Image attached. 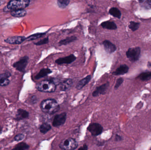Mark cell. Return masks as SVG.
<instances>
[{"instance_id": "6da1fadb", "label": "cell", "mask_w": 151, "mask_h": 150, "mask_svg": "<svg viewBox=\"0 0 151 150\" xmlns=\"http://www.w3.org/2000/svg\"><path fill=\"white\" fill-rule=\"evenodd\" d=\"M40 106L42 112L50 114L56 113L60 109V106L54 99H47L42 100Z\"/></svg>"}, {"instance_id": "7a4b0ae2", "label": "cell", "mask_w": 151, "mask_h": 150, "mask_svg": "<svg viewBox=\"0 0 151 150\" xmlns=\"http://www.w3.org/2000/svg\"><path fill=\"white\" fill-rule=\"evenodd\" d=\"M36 89L42 92L52 93L55 91L56 85L53 81L45 80L38 83L36 85Z\"/></svg>"}, {"instance_id": "3957f363", "label": "cell", "mask_w": 151, "mask_h": 150, "mask_svg": "<svg viewBox=\"0 0 151 150\" xmlns=\"http://www.w3.org/2000/svg\"><path fill=\"white\" fill-rule=\"evenodd\" d=\"M30 0H11L9 2L8 5L5 7L4 11H8L15 10L24 9L29 6Z\"/></svg>"}, {"instance_id": "277c9868", "label": "cell", "mask_w": 151, "mask_h": 150, "mask_svg": "<svg viewBox=\"0 0 151 150\" xmlns=\"http://www.w3.org/2000/svg\"><path fill=\"white\" fill-rule=\"evenodd\" d=\"M59 146L62 150H75L78 147V144L75 139L69 138L63 140L59 144Z\"/></svg>"}, {"instance_id": "5b68a950", "label": "cell", "mask_w": 151, "mask_h": 150, "mask_svg": "<svg viewBox=\"0 0 151 150\" xmlns=\"http://www.w3.org/2000/svg\"><path fill=\"white\" fill-rule=\"evenodd\" d=\"M141 52V48L139 47L132 48L128 50L126 55L130 61L135 62L140 58Z\"/></svg>"}, {"instance_id": "8992f818", "label": "cell", "mask_w": 151, "mask_h": 150, "mask_svg": "<svg viewBox=\"0 0 151 150\" xmlns=\"http://www.w3.org/2000/svg\"><path fill=\"white\" fill-rule=\"evenodd\" d=\"M87 130L93 136H97L102 134L104 128L99 123H92L90 124L87 128Z\"/></svg>"}, {"instance_id": "52a82bcc", "label": "cell", "mask_w": 151, "mask_h": 150, "mask_svg": "<svg viewBox=\"0 0 151 150\" xmlns=\"http://www.w3.org/2000/svg\"><path fill=\"white\" fill-rule=\"evenodd\" d=\"M67 119L66 113L63 112L57 114L53 119L52 125L55 127H58L65 123Z\"/></svg>"}, {"instance_id": "ba28073f", "label": "cell", "mask_w": 151, "mask_h": 150, "mask_svg": "<svg viewBox=\"0 0 151 150\" xmlns=\"http://www.w3.org/2000/svg\"><path fill=\"white\" fill-rule=\"evenodd\" d=\"M28 60L29 58L28 56H25L22 57L19 60L13 64V68L19 72H24L28 64Z\"/></svg>"}, {"instance_id": "9c48e42d", "label": "cell", "mask_w": 151, "mask_h": 150, "mask_svg": "<svg viewBox=\"0 0 151 150\" xmlns=\"http://www.w3.org/2000/svg\"><path fill=\"white\" fill-rule=\"evenodd\" d=\"M76 57L73 54L65 57L60 58L55 60V63L58 65L63 64H70L76 60Z\"/></svg>"}, {"instance_id": "30bf717a", "label": "cell", "mask_w": 151, "mask_h": 150, "mask_svg": "<svg viewBox=\"0 0 151 150\" xmlns=\"http://www.w3.org/2000/svg\"><path fill=\"white\" fill-rule=\"evenodd\" d=\"M109 85V82H107L100 85L99 87H97L95 91L92 92V96L96 97L99 95L104 94L106 92Z\"/></svg>"}, {"instance_id": "8fae6325", "label": "cell", "mask_w": 151, "mask_h": 150, "mask_svg": "<svg viewBox=\"0 0 151 150\" xmlns=\"http://www.w3.org/2000/svg\"><path fill=\"white\" fill-rule=\"evenodd\" d=\"M26 40L24 36H13L9 37L5 40L6 43L10 44H20Z\"/></svg>"}, {"instance_id": "7c38bea8", "label": "cell", "mask_w": 151, "mask_h": 150, "mask_svg": "<svg viewBox=\"0 0 151 150\" xmlns=\"http://www.w3.org/2000/svg\"><path fill=\"white\" fill-rule=\"evenodd\" d=\"M105 50L108 53H114L117 49L116 46L109 40H105L103 42Z\"/></svg>"}, {"instance_id": "4fadbf2b", "label": "cell", "mask_w": 151, "mask_h": 150, "mask_svg": "<svg viewBox=\"0 0 151 150\" xmlns=\"http://www.w3.org/2000/svg\"><path fill=\"white\" fill-rule=\"evenodd\" d=\"M11 75L9 72H6L0 75V86H7L10 83L9 78L10 77Z\"/></svg>"}, {"instance_id": "5bb4252c", "label": "cell", "mask_w": 151, "mask_h": 150, "mask_svg": "<svg viewBox=\"0 0 151 150\" xmlns=\"http://www.w3.org/2000/svg\"><path fill=\"white\" fill-rule=\"evenodd\" d=\"M129 68L126 64L120 65L115 71L113 72L112 75L114 76L122 75L128 72Z\"/></svg>"}, {"instance_id": "9a60e30c", "label": "cell", "mask_w": 151, "mask_h": 150, "mask_svg": "<svg viewBox=\"0 0 151 150\" xmlns=\"http://www.w3.org/2000/svg\"><path fill=\"white\" fill-rule=\"evenodd\" d=\"M73 84V82L72 79H66L60 83L59 88L62 91H65L69 90Z\"/></svg>"}, {"instance_id": "2e32d148", "label": "cell", "mask_w": 151, "mask_h": 150, "mask_svg": "<svg viewBox=\"0 0 151 150\" xmlns=\"http://www.w3.org/2000/svg\"><path fill=\"white\" fill-rule=\"evenodd\" d=\"M29 114L28 112L24 109H19L17 112L16 119L17 120L27 119L29 117Z\"/></svg>"}, {"instance_id": "e0dca14e", "label": "cell", "mask_w": 151, "mask_h": 150, "mask_svg": "<svg viewBox=\"0 0 151 150\" xmlns=\"http://www.w3.org/2000/svg\"><path fill=\"white\" fill-rule=\"evenodd\" d=\"M91 78V76L90 75H88L86 77L83 78V79L80 80L78 82L77 84L76 85V89L78 90H80L82 89L85 85H86L90 81Z\"/></svg>"}, {"instance_id": "ac0fdd59", "label": "cell", "mask_w": 151, "mask_h": 150, "mask_svg": "<svg viewBox=\"0 0 151 150\" xmlns=\"http://www.w3.org/2000/svg\"><path fill=\"white\" fill-rule=\"evenodd\" d=\"M101 26L104 29L114 30L117 28L116 24L112 21H107L101 23Z\"/></svg>"}, {"instance_id": "d6986e66", "label": "cell", "mask_w": 151, "mask_h": 150, "mask_svg": "<svg viewBox=\"0 0 151 150\" xmlns=\"http://www.w3.org/2000/svg\"><path fill=\"white\" fill-rule=\"evenodd\" d=\"M26 14L27 11L24 9L15 10L11 11V15L14 17H22L25 16Z\"/></svg>"}, {"instance_id": "ffe728a7", "label": "cell", "mask_w": 151, "mask_h": 150, "mask_svg": "<svg viewBox=\"0 0 151 150\" xmlns=\"http://www.w3.org/2000/svg\"><path fill=\"white\" fill-rule=\"evenodd\" d=\"M52 73V71L49 68H43L41 70L39 73L35 76V78L36 79H40L44 77L47 76L48 75Z\"/></svg>"}, {"instance_id": "44dd1931", "label": "cell", "mask_w": 151, "mask_h": 150, "mask_svg": "<svg viewBox=\"0 0 151 150\" xmlns=\"http://www.w3.org/2000/svg\"><path fill=\"white\" fill-rule=\"evenodd\" d=\"M77 39V38L76 36H71V37H67L66 38L60 41H59V44L60 45H68L70 43H72Z\"/></svg>"}, {"instance_id": "7402d4cb", "label": "cell", "mask_w": 151, "mask_h": 150, "mask_svg": "<svg viewBox=\"0 0 151 150\" xmlns=\"http://www.w3.org/2000/svg\"><path fill=\"white\" fill-rule=\"evenodd\" d=\"M137 78L142 81H147L151 78V71L142 72L137 76Z\"/></svg>"}, {"instance_id": "603a6c76", "label": "cell", "mask_w": 151, "mask_h": 150, "mask_svg": "<svg viewBox=\"0 0 151 150\" xmlns=\"http://www.w3.org/2000/svg\"><path fill=\"white\" fill-rule=\"evenodd\" d=\"M109 13L110 15L118 18H120L121 17V12L119 10L114 7H113L110 9L109 11Z\"/></svg>"}, {"instance_id": "cb8c5ba5", "label": "cell", "mask_w": 151, "mask_h": 150, "mask_svg": "<svg viewBox=\"0 0 151 150\" xmlns=\"http://www.w3.org/2000/svg\"><path fill=\"white\" fill-rule=\"evenodd\" d=\"M51 129V126L47 123L42 124L40 127V132L43 134H46Z\"/></svg>"}, {"instance_id": "d4e9b609", "label": "cell", "mask_w": 151, "mask_h": 150, "mask_svg": "<svg viewBox=\"0 0 151 150\" xmlns=\"http://www.w3.org/2000/svg\"><path fill=\"white\" fill-rule=\"evenodd\" d=\"M47 33H35L32 35H30L26 38L27 41H32L37 39L42 38L44 35H46Z\"/></svg>"}, {"instance_id": "484cf974", "label": "cell", "mask_w": 151, "mask_h": 150, "mask_svg": "<svg viewBox=\"0 0 151 150\" xmlns=\"http://www.w3.org/2000/svg\"><path fill=\"white\" fill-rule=\"evenodd\" d=\"M142 7L147 9H151V0H138Z\"/></svg>"}, {"instance_id": "4316f807", "label": "cell", "mask_w": 151, "mask_h": 150, "mask_svg": "<svg viewBox=\"0 0 151 150\" xmlns=\"http://www.w3.org/2000/svg\"><path fill=\"white\" fill-rule=\"evenodd\" d=\"M29 149V146L25 143L21 142L16 145L13 150H25Z\"/></svg>"}, {"instance_id": "83f0119b", "label": "cell", "mask_w": 151, "mask_h": 150, "mask_svg": "<svg viewBox=\"0 0 151 150\" xmlns=\"http://www.w3.org/2000/svg\"><path fill=\"white\" fill-rule=\"evenodd\" d=\"M70 3V0H58L57 4L60 8L64 9L66 8Z\"/></svg>"}, {"instance_id": "f1b7e54d", "label": "cell", "mask_w": 151, "mask_h": 150, "mask_svg": "<svg viewBox=\"0 0 151 150\" xmlns=\"http://www.w3.org/2000/svg\"><path fill=\"white\" fill-rule=\"evenodd\" d=\"M140 26V24L136 22H134V21H131L129 23V28L132 30L133 31H136Z\"/></svg>"}, {"instance_id": "f546056e", "label": "cell", "mask_w": 151, "mask_h": 150, "mask_svg": "<svg viewBox=\"0 0 151 150\" xmlns=\"http://www.w3.org/2000/svg\"><path fill=\"white\" fill-rule=\"evenodd\" d=\"M49 42V38L48 37H47V38H45L41 40L40 41L34 43V44L36 45L40 46L48 44Z\"/></svg>"}, {"instance_id": "4dcf8cb0", "label": "cell", "mask_w": 151, "mask_h": 150, "mask_svg": "<svg viewBox=\"0 0 151 150\" xmlns=\"http://www.w3.org/2000/svg\"><path fill=\"white\" fill-rule=\"evenodd\" d=\"M123 81H124V80L122 77H120V78H118L117 81H116L115 86H114V89L115 90H117L120 87V86L122 84Z\"/></svg>"}, {"instance_id": "1f68e13d", "label": "cell", "mask_w": 151, "mask_h": 150, "mask_svg": "<svg viewBox=\"0 0 151 150\" xmlns=\"http://www.w3.org/2000/svg\"><path fill=\"white\" fill-rule=\"evenodd\" d=\"M24 135L22 134H19L17 135L14 137V141H19L23 140L24 138Z\"/></svg>"}, {"instance_id": "d6a6232c", "label": "cell", "mask_w": 151, "mask_h": 150, "mask_svg": "<svg viewBox=\"0 0 151 150\" xmlns=\"http://www.w3.org/2000/svg\"><path fill=\"white\" fill-rule=\"evenodd\" d=\"M122 140H123V138H122V137L121 136L119 135L118 134L115 135V141H122Z\"/></svg>"}, {"instance_id": "836d02e7", "label": "cell", "mask_w": 151, "mask_h": 150, "mask_svg": "<svg viewBox=\"0 0 151 150\" xmlns=\"http://www.w3.org/2000/svg\"><path fill=\"white\" fill-rule=\"evenodd\" d=\"M37 102V98L35 96H33L31 98V102L32 104H36Z\"/></svg>"}, {"instance_id": "e575fe53", "label": "cell", "mask_w": 151, "mask_h": 150, "mask_svg": "<svg viewBox=\"0 0 151 150\" xmlns=\"http://www.w3.org/2000/svg\"><path fill=\"white\" fill-rule=\"evenodd\" d=\"M88 146L86 144H84V145H83V146L81 147V148H79V150H88Z\"/></svg>"}, {"instance_id": "d590c367", "label": "cell", "mask_w": 151, "mask_h": 150, "mask_svg": "<svg viewBox=\"0 0 151 150\" xmlns=\"http://www.w3.org/2000/svg\"><path fill=\"white\" fill-rule=\"evenodd\" d=\"M148 67L149 68H151V62H149L148 63Z\"/></svg>"}, {"instance_id": "8d00e7d4", "label": "cell", "mask_w": 151, "mask_h": 150, "mask_svg": "<svg viewBox=\"0 0 151 150\" xmlns=\"http://www.w3.org/2000/svg\"><path fill=\"white\" fill-rule=\"evenodd\" d=\"M2 131V128L0 126V134L1 133Z\"/></svg>"}]
</instances>
